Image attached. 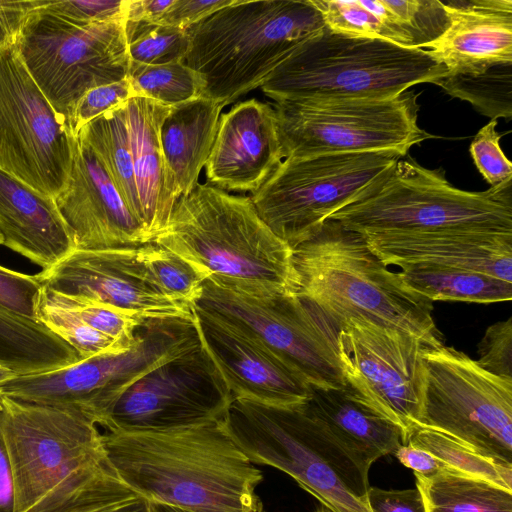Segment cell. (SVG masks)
<instances>
[{
  "mask_svg": "<svg viewBox=\"0 0 512 512\" xmlns=\"http://www.w3.org/2000/svg\"><path fill=\"white\" fill-rule=\"evenodd\" d=\"M406 443L429 451L442 462L444 468L512 490L511 465L486 456L450 434L414 425L407 433Z\"/></svg>",
  "mask_w": 512,
  "mask_h": 512,
  "instance_id": "1f68e13d",
  "label": "cell"
},
{
  "mask_svg": "<svg viewBox=\"0 0 512 512\" xmlns=\"http://www.w3.org/2000/svg\"><path fill=\"white\" fill-rule=\"evenodd\" d=\"M477 363L496 376L512 379V317L489 326L478 344Z\"/></svg>",
  "mask_w": 512,
  "mask_h": 512,
  "instance_id": "60d3db41",
  "label": "cell"
},
{
  "mask_svg": "<svg viewBox=\"0 0 512 512\" xmlns=\"http://www.w3.org/2000/svg\"><path fill=\"white\" fill-rule=\"evenodd\" d=\"M401 157L377 151L285 158L249 197L263 222L294 249Z\"/></svg>",
  "mask_w": 512,
  "mask_h": 512,
  "instance_id": "4fadbf2b",
  "label": "cell"
},
{
  "mask_svg": "<svg viewBox=\"0 0 512 512\" xmlns=\"http://www.w3.org/2000/svg\"><path fill=\"white\" fill-rule=\"evenodd\" d=\"M403 282L430 301L495 303L512 299V283L480 272L439 265L400 267Z\"/></svg>",
  "mask_w": 512,
  "mask_h": 512,
  "instance_id": "4316f807",
  "label": "cell"
},
{
  "mask_svg": "<svg viewBox=\"0 0 512 512\" xmlns=\"http://www.w3.org/2000/svg\"><path fill=\"white\" fill-rule=\"evenodd\" d=\"M202 350L211 359L233 400L297 407L310 386L254 337L216 315L192 306Z\"/></svg>",
  "mask_w": 512,
  "mask_h": 512,
  "instance_id": "ac0fdd59",
  "label": "cell"
},
{
  "mask_svg": "<svg viewBox=\"0 0 512 512\" xmlns=\"http://www.w3.org/2000/svg\"><path fill=\"white\" fill-rule=\"evenodd\" d=\"M423 343L413 335L364 319L342 323L338 349L346 382L404 434L418 422Z\"/></svg>",
  "mask_w": 512,
  "mask_h": 512,
  "instance_id": "2e32d148",
  "label": "cell"
},
{
  "mask_svg": "<svg viewBox=\"0 0 512 512\" xmlns=\"http://www.w3.org/2000/svg\"><path fill=\"white\" fill-rule=\"evenodd\" d=\"M315 512H333V511L330 510L329 508H327L326 506L320 504V506L316 509Z\"/></svg>",
  "mask_w": 512,
  "mask_h": 512,
  "instance_id": "f5cc1de1",
  "label": "cell"
},
{
  "mask_svg": "<svg viewBox=\"0 0 512 512\" xmlns=\"http://www.w3.org/2000/svg\"><path fill=\"white\" fill-rule=\"evenodd\" d=\"M206 279L251 296L297 292L292 249L259 217L249 196L198 183L177 200L153 240Z\"/></svg>",
  "mask_w": 512,
  "mask_h": 512,
  "instance_id": "3957f363",
  "label": "cell"
},
{
  "mask_svg": "<svg viewBox=\"0 0 512 512\" xmlns=\"http://www.w3.org/2000/svg\"><path fill=\"white\" fill-rule=\"evenodd\" d=\"M423 389L417 424L512 466V379L484 370L444 343L422 347Z\"/></svg>",
  "mask_w": 512,
  "mask_h": 512,
  "instance_id": "7c38bea8",
  "label": "cell"
},
{
  "mask_svg": "<svg viewBox=\"0 0 512 512\" xmlns=\"http://www.w3.org/2000/svg\"><path fill=\"white\" fill-rule=\"evenodd\" d=\"M232 401L222 376L200 346L130 386L101 427L119 431L187 428L222 420Z\"/></svg>",
  "mask_w": 512,
  "mask_h": 512,
  "instance_id": "9a60e30c",
  "label": "cell"
},
{
  "mask_svg": "<svg viewBox=\"0 0 512 512\" xmlns=\"http://www.w3.org/2000/svg\"><path fill=\"white\" fill-rule=\"evenodd\" d=\"M171 107L139 96L124 104L142 223L152 242L167 225L180 197L160 141V128Z\"/></svg>",
  "mask_w": 512,
  "mask_h": 512,
  "instance_id": "cb8c5ba5",
  "label": "cell"
},
{
  "mask_svg": "<svg viewBox=\"0 0 512 512\" xmlns=\"http://www.w3.org/2000/svg\"><path fill=\"white\" fill-rule=\"evenodd\" d=\"M283 158L394 151L405 157L432 136L418 124L414 91L383 99L274 103Z\"/></svg>",
  "mask_w": 512,
  "mask_h": 512,
  "instance_id": "30bf717a",
  "label": "cell"
},
{
  "mask_svg": "<svg viewBox=\"0 0 512 512\" xmlns=\"http://www.w3.org/2000/svg\"><path fill=\"white\" fill-rule=\"evenodd\" d=\"M77 137L93 150L122 200L143 225L124 104L86 124Z\"/></svg>",
  "mask_w": 512,
  "mask_h": 512,
  "instance_id": "f1b7e54d",
  "label": "cell"
},
{
  "mask_svg": "<svg viewBox=\"0 0 512 512\" xmlns=\"http://www.w3.org/2000/svg\"><path fill=\"white\" fill-rule=\"evenodd\" d=\"M94 512H151V508L146 499L138 496Z\"/></svg>",
  "mask_w": 512,
  "mask_h": 512,
  "instance_id": "681fc988",
  "label": "cell"
},
{
  "mask_svg": "<svg viewBox=\"0 0 512 512\" xmlns=\"http://www.w3.org/2000/svg\"><path fill=\"white\" fill-rule=\"evenodd\" d=\"M127 78L134 95L175 106L202 96L203 83L184 62L142 65L130 62Z\"/></svg>",
  "mask_w": 512,
  "mask_h": 512,
  "instance_id": "836d02e7",
  "label": "cell"
},
{
  "mask_svg": "<svg viewBox=\"0 0 512 512\" xmlns=\"http://www.w3.org/2000/svg\"><path fill=\"white\" fill-rule=\"evenodd\" d=\"M234 1L174 0L170 8L156 23L186 30L213 12L232 4Z\"/></svg>",
  "mask_w": 512,
  "mask_h": 512,
  "instance_id": "7bdbcfd3",
  "label": "cell"
},
{
  "mask_svg": "<svg viewBox=\"0 0 512 512\" xmlns=\"http://www.w3.org/2000/svg\"><path fill=\"white\" fill-rule=\"evenodd\" d=\"M18 374L15 373L10 368L0 364V384L6 382L7 380H10L17 376Z\"/></svg>",
  "mask_w": 512,
  "mask_h": 512,
  "instance_id": "816d5d0a",
  "label": "cell"
},
{
  "mask_svg": "<svg viewBox=\"0 0 512 512\" xmlns=\"http://www.w3.org/2000/svg\"><path fill=\"white\" fill-rule=\"evenodd\" d=\"M43 10L76 24L125 21L126 0H43Z\"/></svg>",
  "mask_w": 512,
  "mask_h": 512,
  "instance_id": "ab89813d",
  "label": "cell"
},
{
  "mask_svg": "<svg viewBox=\"0 0 512 512\" xmlns=\"http://www.w3.org/2000/svg\"><path fill=\"white\" fill-rule=\"evenodd\" d=\"M434 84L491 120L512 117V62L499 63L479 74L447 73Z\"/></svg>",
  "mask_w": 512,
  "mask_h": 512,
  "instance_id": "d6a6232c",
  "label": "cell"
},
{
  "mask_svg": "<svg viewBox=\"0 0 512 512\" xmlns=\"http://www.w3.org/2000/svg\"><path fill=\"white\" fill-rule=\"evenodd\" d=\"M497 124V120H490L476 133L469 147L477 170L490 188L512 182V163L500 147L502 134L497 132Z\"/></svg>",
  "mask_w": 512,
  "mask_h": 512,
  "instance_id": "f35d334b",
  "label": "cell"
},
{
  "mask_svg": "<svg viewBox=\"0 0 512 512\" xmlns=\"http://www.w3.org/2000/svg\"><path fill=\"white\" fill-rule=\"evenodd\" d=\"M0 233L3 245L43 269L75 250L54 198L0 169Z\"/></svg>",
  "mask_w": 512,
  "mask_h": 512,
  "instance_id": "603a6c76",
  "label": "cell"
},
{
  "mask_svg": "<svg viewBox=\"0 0 512 512\" xmlns=\"http://www.w3.org/2000/svg\"><path fill=\"white\" fill-rule=\"evenodd\" d=\"M297 292L340 325L364 319L418 338L424 346L444 343L433 302L408 287L369 248L360 234L326 220L292 249Z\"/></svg>",
  "mask_w": 512,
  "mask_h": 512,
  "instance_id": "277c9868",
  "label": "cell"
},
{
  "mask_svg": "<svg viewBox=\"0 0 512 512\" xmlns=\"http://www.w3.org/2000/svg\"><path fill=\"white\" fill-rule=\"evenodd\" d=\"M448 25L421 49L449 74H479L512 62V0L441 1Z\"/></svg>",
  "mask_w": 512,
  "mask_h": 512,
  "instance_id": "44dd1931",
  "label": "cell"
},
{
  "mask_svg": "<svg viewBox=\"0 0 512 512\" xmlns=\"http://www.w3.org/2000/svg\"><path fill=\"white\" fill-rule=\"evenodd\" d=\"M15 497L12 469L0 429V512H14Z\"/></svg>",
  "mask_w": 512,
  "mask_h": 512,
  "instance_id": "c3c4849f",
  "label": "cell"
},
{
  "mask_svg": "<svg viewBox=\"0 0 512 512\" xmlns=\"http://www.w3.org/2000/svg\"><path fill=\"white\" fill-rule=\"evenodd\" d=\"M283 159L274 107L255 98L221 113L205 163L207 184L223 191H257Z\"/></svg>",
  "mask_w": 512,
  "mask_h": 512,
  "instance_id": "ffe728a7",
  "label": "cell"
},
{
  "mask_svg": "<svg viewBox=\"0 0 512 512\" xmlns=\"http://www.w3.org/2000/svg\"><path fill=\"white\" fill-rule=\"evenodd\" d=\"M447 69L428 51L389 41L351 37L326 26L300 45L260 87L274 103L383 99Z\"/></svg>",
  "mask_w": 512,
  "mask_h": 512,
  "instance_id": "52a82bcc",
  "label": "cell"
},
{
  "mask_svg": "<svg viewBox=\"0 0 512 512\" xmlns=\"http://www.w3.org/2000/svg\"><path fill=\"white\" fill-rule=\"evenodd\" d=\"M174 0H126V22H158Z\"/></svg>",
  "mask_w": 512,
  "mask_h": 512,
  "instance_id": "7dc6e473",
  "label": "cell"
},
{
  "mask_svg": "<svg viewBox=\"0 0 512 512\" xmlns=\"http://www.w3.org/2000/svg\"><path fill=\"white\" fill-rule=\"evenodd\" d=\"M325 26L335 33L389 41L414 47L412 38L397 23L385 0H310Z\"/></svg>",
  "mask_w": 512,
  "mask_h": 512,
  "instance_id": "4dcf8cb0",
  "label": "cell"
},
{
  "mask_svg": "<svg viewBox=\"0 0 512 512\" xmlns=\"http://www.w3.org/2000/svg\"><path fill=\"white\" fill-rule=\"evenodd\" d=\"M393 455L405 467L420 475L430 476L444 469L442 462L432 453L410 443L401 444Z\"/></svg>",
  "mask_w": 512,
  "mask_h": 512,
  "instance_id": "bcb514c9",
  "label": "cell"
},
{
  "mask_svg": "<svg viewBox=\"0 0 512 512\" xmlns=\"http://www.w3.org/2000/svg\"><path fill=\"white\" fill-rule=\"evenodd\" d=\"M125 35L130 62L161 65L184 62L186 30L152 22H126Z\"/></svg>",
  "mask_w": 512,
  "mask_h": 512,
  "instance_id": "d590c367",
  "label": "cell"
},
{
  "mask_svg": "<svg viewBox=\"0 0 512 512\" xmlns=\"http://www.w3.org/2000/svg\"><path fill=\"white\" fill-rule=\"evenodd\" d=\"M135 97L128 78L87 91L74 105L66 122L68 133L77 138L80 130L95 118Z\"/></svg>",
  "mask_w": 512,
  "mask_h": 512,
  "instance_id": "74e56055",
  "label": "cell"
},
{
  "mask_svg": "<svg viewBox=\"0 0 512 512\" xmlns=\"http://www.w3.org/2000/svg\"><path fill=\"white\" fill-rule=\"evenodd\" d=\"M41 4L30 13L16 47L65 125L87 91L127 78L125 21L76 24L43 10Z\"/></svg>",
  "mask_w": 512,
  "mask_h": 512,
  "instance_id": "8fae6325",
  "label": "cell"
},
{
  "mask_svg": "<svg viewBox=\"0 0 512 512\" xmlns=\"http://www.w3.org/2000/svg\"><path fill=\"white\" fill-rule=\"evenodd\" d=\"M42 0H0V49L15 45L32 11Z\"/></svg>",
  "mask_w": 512,
  "mask_h": 512,
  "instance_id": "f6af8a7d",
  "label": "cell"
},
{
  "mask_svg": "<svg viewBox=\"0 0 512 512\" xmlns=\"http://www.w3.org/2000/svg\"><path fill=\"white\" fill-rule=\"evenodd\" d=\"M368 505L372 512H426L419 490L371 487L368 491Z\"/></svg>",
  "mask_w": 512,
  "mask_h": 512,
  "instance_id": "ee69618b",
  "label": "cell"
},
{
  "mask_svg": "<svg viewBox=\"0 0 512 512\" xmlns=\"http://www.w3.org/2000/svg\"><path fill=\"white\" fill-rule=\"evenodd\" d=\"M151 512H188L179 508H175L172 506H167L163 504H154L150 503ZM254 512H265L262 503L257 507Z\"/></svg>",
  "mask_w": 512,
  "mask_h": 512,
  "instance_id": "f907efd6",
  "label": "cell"
},
{
  "mask_svg": "<svg viewBox=\"0 0 512 512\" xmlns=\"http://www.w3.org/2000/svg\"><path fill=\"white\" fill-rule=\"evenodd\" d=\"M223 107L197 97L172 106L160 128V141L166 165L179 196L198 184L210 154Z\"/></svg>",
  "mask_w": 512,
  "mask_h": 512,
  "instance_id": "484cf974",
  "label": "cell"
},
{
  "mask_svg": "<svg viewBox=\"0 0 512 512\" xmlns=\"http://www.w3.org/2000/svg\"><path fill=\"white\" fill-rule=\"evenodd\" d=\"M3 242H4V239H3V236L0 233V245H3Z\"/></svg>",
  "mask_w": 512,
  "mask_h": 512,
  "instance_id": "db71d44e",
  "label": "cell"
},
{
  "mask_svg": "<svg viewBox=\"0 0 512 512\" xmlns=\"http://www.w3.org/2000/svg\"><path fill=\"white\" fill-rule=\"evenodd\" d=\"M363 237L463 232L512 234V182L456 188L442 168L401 157L330 216Z\"/></svg>",
  "mask_w": 512,
  "mask_h": 512,
  "instance_id": "8992f818",
  "label": "cell"
},
{
  "mask_svg": "<svg viewBox=\"0 0 512 512\" xmlns=\"http://www.w3.org/2000/svg\"><path fill=\"white\" fill-rule=\"evenodd\" d=\"M0 429L14 512H94L138 497L109 464L98 425L77 409L0 394Z\"/></svg>",
  "mask_w": 512,
  "mask_h": 512,
  "instance_id": "6da1fadb",
  "label": "cell"
},
{
  "mask_svg": "<svg viewBox=\"0 0 512 512\" xmlns=\"http://www.w3.org/2000/svg\"><path fill=\"white\" fill-rule=\"evenodd\" d=\"M222 423L255 465L274 467L333 512H372L369 470L301 406L232 401Z\"/></svg>",
  "mask_w": 512,
  "mask_h": 512,
  "instance_id": "ba28073f",
  "label": "cell"
},
{
  "mask_svg": "<svg viewBox=\"0 0 512 512\" xmlns=\"http://www.w3.org/2000/svg\"><path fill=\"white\" fill-rule=\"evenodd\" d=\"M75 250L102 251L152 242L144 226L122 200L93 150L74 140L66 186L54 197Z\"/></svg>",
  "mask_w": 512,
  "mask_h": 512,
  "instance_id": "e0dca14e",
  "label": "cell"
},
{
  "mask_svg": "<svg viewBox=\"0 0 512 512\" xmlns=\"http://www.w3.org/2000/svg\"><path fill=\"white\" fill-rule=\"evenodd\" d=\"M325 27L310 0H235L186 29L184 63L223 108L261 87Z\"/></svg>",
  "mask_w": 512,
  "mask_h": 512,
  "instance_id": "5b68a950",
  "label": "cell"
},
{
  "mask_svg": "<svg viewBox=\"0 0 512 512\" xmlns=\"http://www.w3.org/2000/svg\"><path fill=\"white\" fill-rule=\"evenodd\" d=\"M426 512H512V490L448 468L414 473Z\"/></svg>",
  "mask_w": 512,
  "mask_h": 512,
  "instance_id": "83f0119b",
  "label": "cell"
},
{
  "mask_svg": "<svg viewBox=\"0 0 512 512\" xmlns=\"http://www.w3.org/2000/svg\"><path fill=\"white\" fill-rule=\"evenodd\" d=\"M364 239L386 266L439 265L476 271L512 283L511 233L384 235Z\"/></svg>",
  "mask_w": 512,
  "mask_h": 512,
  "instance_id": "7402d4cb",
  "label": "cell"
},
{
  "mask_svg": "<svg viewBox=\"0 0 512 512\" xmlns=\"http://www.w3.org/2000/svg\"><path fill=\"white\" fill-rule=\"evenodd\" d=\"M129 264L136 277L159 294L193 306L206 277L177 254L150 242L127 247Z\"/></svg>",
  "mask_w": 512,
  "mask_h": 512,
  "instance_id": "f546056e",
  "label": "cell"
},
{
  "mask_svg": "<svg viewBox=\"0 0 512 512\" xmlns=\"http://www.w3.org/2000/svg\"><path fill=\"white\" fill-rule=\"evenodd\" d=\"M302 408L367 470L404 442L401 428L373 409L347 382L338 389L310 386Z\"/></svg>",
  "mask_w": 512,
  "mask_h": 512,
  "instance_id": "d4e9b609",
  "label": "cell"
},
{
  "mask_svg": "<svg viewBox=\"0 0 512 512\" xmlns=\"http://www.w3.org/2000/svg\"><path fill=\"white\" fill-rule=\"evenodd\" d=\"M36 320L69 344L81 360L129 350L113 338L87 325L71 312L54 304L44 294L42 287L36 304Z\"/></svg>",
  "mask_w": 512,
  "mask_h": 512,
  "instance_id": "e575fe53",
  "label": "cell"
},
{
  "mask_svg": "<svg viewBox=\"0 0 512 512\" xmlns=\"http://www.w3.org/2000/svg\"><path fill=\"white\" fill-rule=\"evenodd\" d=\"M193 306L254 337L309 386L346 385L338 349L341 325L298 294L251 296L206 279Z\"/></svg>",
  "mask_w": 512,
  "mask_h": 512,
  "instance_id": "9c48e42d",
  "label": "cell"
},
{
  "mask_svg": "<svg viewBox=\"0 0 512 512\" xmlns=\"http://www.w3.org/2000/svg\"><path fill=\"white\" fill-rule=\"evenodd\" d=\"M125 248L74 250L35 277L41 286L58 293L133 312L145 319H193L192 306L159 294L136 277Z\"/></svg>",
  "mask_w": 512,
  "mask_h": 512,
  "instance_id": "d6986e66",
  "label": "cell"
},
{
  "mask_svg": "<svg viewBox=\"0 0 512 512\" xmlns=\"http://www.w3.org/2000/svg\"><path fill=\"white\" fill-rule=\"evenodd\" d=\"M223 420V419H222ZM222 420L167 431L101 432L117 476L149 503L188 512H254L262 472Z\"/></svg>",
  "mask_w": 512,
  "mask_h": 512,
  "instance_id": "7a4b0ae2",
  "label": "cell"
},
{
  "mask_svg": "<svg viewBox=\"0 0 512 512\" xmlns=\"http://www.w3.org/2000/svg\"><path fill=\"white\" fill-rule=\"evenodd\" d=\"M74 140L18 49H0V169L54 198L66 186Z\"/></svg>",
  "mask_w": 512,
  "mask_h": 512,
  "instance_id": "5bb4252c",
  "label": "cell"
},
{
  "mask_svg": "<svg viewBox=\"0 0 512 512\" xmlns=\"http://www.w3.org/2000/svg\"><path fill=\"white\" fill-rule=\"evenodd\" d=\"M42 290L54 304L128 349L135 344L137 331L147 320L133 312L61 294L44 286Z\"/></svg>",
  "mask_w": 512,
  "mask_h": 512,
  "instance_id": "8d00e7d4",
  "label": "cell"
},
{
  "mask_svg": "<svg viewBox=\"0 0 512 512\" xmlns=\"http://www.w3.org/2000/svg\"><path fill=\"white\" fill-rule=\"evenodd\" d=\"M41 285L35 275L0 265V308L36 320V304Z\"/></svg>",
  "mask_w": 512,
  "mask_h": 512,
  "instance_id": "b9f144b4",
  "label": "cell"
}]
</instances>
